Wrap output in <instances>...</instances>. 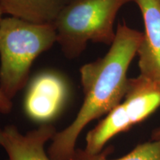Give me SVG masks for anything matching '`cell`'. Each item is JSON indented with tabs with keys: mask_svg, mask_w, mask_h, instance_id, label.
I'll list each match as a JSON object with an SVG mask.
<instances>
[{
	"mask_svg": "<svg viewBox=\"0 0 160 160\" xmlns=\"http://www.w3.org/2000/svg\"><path fill=\"white\" fill-rule=\"evenodd\" d=\"M142 33L119 24L111 48L102 58L80 68L84 101L70 125L52 139L48 156L52 160H71L81 132L91 122L108 114L122 101L129 79L128 70L137 54Z\"/></svg>",
	"mask_w": 160,
	"mask_h": 160,
	"instance_id": "cell-1",
	"label": "cell"
},
{
	"mask_svg": "<svg viewBox=\"0 0 160 160\" xmlns=\"http://www.w3.org/2000/svg\"><path fill=\"white\" fill-rule=\"evenodd\" d=\"M159 107V82L141 74L129 79L122 101L88 132L85 150L99 153L110 139L142 122Z\"/></svg>",
	"mask_w": 160,
	"mask_h": 160,
	"instance_id": "cell-4",
	"label": "cell"
},
{
	"mask_svg": "<svg viewBox=\"0 0 160 160\" xmlns=\"http://www.w3.org/2000/svg\"><path fill=\"white\" fill-rule=\"evenodd\" d=\"M132 0H71L53 24L57 42L68 59L82 53L89 42L111 45L113 24L122 7Z\"/></svg>",
	"mask_w": 160,
	"mask_h": 160,
	"instance_id": "cell-3",
	"label": "cell"
},
{
	"mask_svg": "<svg viewBox=\"0 0 160 160\" xmlns=\"http://www.w3.org/2000/svg\"><path fill=\"white\" fill-rule=\"evenodd\" d=\"M12 108H13V104L11 99H10L0 88V113L3 114L10 113Z\"/></svg>",
	"mask_w": 160,
	"mask_h": 160,
	"instance_id": "cell-10",
	"label": "cell"
},
{
	"mask_svg": "<svg viewBox=\"0 0 160 160\" xmlns=\"http://www.w3.org/2000/svg\"><path fill=\"white\" fill-rule=\"evenodd\" d=\"M134 1L145 26L137 51L140 74L160 83V3L159 0Z\"/></svg>",
	"mask_w": 160,
	"mask_h": 160,
	"instance_id": "cell-6",
	"label": "cell"
},
{
	"mask_svg": "<svg viewBox=\"0 0 160 160\" xmlns=\"http://www.w3.org/2000/svg\"><path fill=\"white\" fill-rule=\"evenodd\" d=\"M71 0H0L4 14L30 22L51 24Z\"/></svg>",
	"mask_w": 160,
	"mask_h": 160,
	"instance_id": "cell-8",
	"label": "cell"
},
{
	"mask_svg": "<svg viewBox=\"0 0 160 160\" xmlns=\"http://www.w3.org/2000/svg\"><path fill=\"white\" fill-rule=\"evenodd\" d=\"M111 148L97 153H91L85 149L77 148L71 160H160V140H152L139 144L130 153L117 159L108 158Z\"/></svg>",
	"mask_w": 160,
	"mask_h": 160,
	"instance_id": "cell-9",
	"label": "cell"
},
{
	"mask_svg": "<svg viewBox=\"0 0 160 160\" xmlns=\"http://www.w3.org/2000/svg\"><path fill=\"white\" fill-rule=\"evenodd\" d=\"M57 42L53 23L10 17L0 21V88L12 99L26 85L34 60Z\"/></svg>",
	"mask_w": 160,
	"mask_h": 160,
	"instance_id": "cell-2",
	"label": "cell"
},
{
	"mask_svg": "<svg viewBox=\"0 0 160 160\" xmlns=\"http://www.w3.org/2000/svg\"><path fill=\"white\" fill-rule=\"evenodd\" d=\"M3 11H2V8H0V21H1V19H2V16H3Z\"/></svg>",
	"mask_w": 160,
	"mask_h": 160,
	"instance_id": "cell-12",
	"label": "cell"
},
{
	"mask_svg": "<svg viewBox=\"0 0 160 160\" xmlns=\"http://www.w3.org/2000/svg\"><path fill=\"white\" fill-rule=\"evenodd\" d=\"M57 132L47 123L25 134H22L15 125H6L0 128V147L7 153V160H52L45 153V145Z\"/></svg>",
	"mask_w": 160,
	"mask_h": 160,
	"instance_id": "cell-7",
	"label": "cell"
},
{
	"mask_svg": "<svg viewBox=\"0 0 160 160\" xmlns=\"http://www.w3.org/2000/svg\"><path fill=\"white\" fill-rule=\"evenodd\" d=\"M159 3H160V0H159Z\"/></svg>",
	"mask_w": 160,
	"mask_h": 160,
	"instance_id": "cell-13",
	"label": "cell"
},
{
	"mask_svg": "<svg viewBox=\"0 0 160 160\" xmlns=\"http://www.w3.org/2000/svg\"><path fill=\"white\" fill-rule=\"evenodd\" d=\"M68 96L67 82L57 73L45 71L32 79L26 92L24 108L33 121L47 123L59 114Z\"/></svg>",
	"mask_w": 160,
	"mask_h": 160,
	"instance_id": "cell-5",
	"label": "cell"
},
{
	"mask_svg": "<svg viewBox=\"0 0 160 160\" xmlns=\"http://www.w3.org/2000/svg\"><path fill=\"white\" fill-rule=\"evenodd\" d=\"M152 140H160V128L155 129L151 136Z\"/></svg>",
	"mask_w": 160,
	"mask_h": 160,
	"instance_id": "cell-11",
	"label": "cell"
}]
</instances>
